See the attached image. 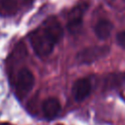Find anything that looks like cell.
<instances>
[{
    "label": "cell",
    "instance_id": "6da1fadb",
    "mask_svg": "<svg viewBox=\"0 0 125 125\" xmlns=\"http://www.w3.org/2000/svg\"><path fill=\"white\" fill-rule=\"evenodd\" d=\"M29 39L35 54L39 57L48 56L56 44L42 27L33 30L29 35Z\"/></svg>",
    "mask_w": 125,
    "mask_h": 125
},
{
    "label": "cell",
    "instance_id": "7a4b0ae2",
    "mask_svg": "<svg viewBox=\"0 0 125 125\" xmlns=\"http://www.w3.org/2000/svg\"><path fill=\"white\" fill-rule=\"evenodd\" d=\"M109 53V47L107 46H91L81 50L77 56L76 60L80 63H92Z\"/></svg>",
    "mask_w": 125,
    "mask_h": 125
},
{
    "label": "cell",
    "instance_id": "3957f363",
    "mask_svg": "<svg viewBox=\"0 0 125 125\" xmlns=\"http://www.w3.org/2000/svg\"><path fill=\"white\" fill-rule=\"evenodd\" d=\"M34 85V76L32 72L27 68L21 69L16 78V86L19 96H25Z\"/></svg>",
    "mask_w": 125,
    "mask_h": 125
},
{
    "label": "cell",
    "instance_id": "277c9868",
    "mask_svg": "<svg viewBox=\"0 0 125 125\" xmlns=\"http://www.w3.org/2000/svg\"><path fill=\"white\" fill-rule=\"evenodd\" d=\"M88 4L87 3H79L75 7H73L69 14H68V19H67V29L70 32H76L81 24H82V17L84 12L87 10Z\"/></svg>",
    "mask_w": 125,
    "mask_h": 125
},
{
    "label": "cell",
    "instance_id": "5b68a950",
    "mask_svg": "<svg viewBox=\"0 0 125 125\" xmlns=\"http://www.w3.org/2000/svg\"><path fill=\"white\" fill-rule=\"evenodd\" d=\"M42 28L48 33V35L54 40L55 43H58L62 37V27L60 21L55 17H50L46 19V21L43 22Z\"/></svg>",
    "mask_w": 125,
    "mask_h": 125
},
{
    "label": "cell",
    "instance_id": "8992f818",
    "mask_svg": "<svg viewBox=\"0 0 125 125\" xmlns=\"http://www.w3.org/2000/svg\"><path fill=\"white\" fill-rule=\"evenodd\" d=\"M91 92V84L90 81L86 78H80L75 81L72 87V95L77 102H81L85 100Z\"/></svg>",
    "mask_w": 125,
    "mask_h": 125
},
{
    "label": "cell",
    "instance_id": "52a82bcc",
    "mask_svg": "<svg viewBox=\"0 0 125 125\" xmlns=\"http://www.w3.org/2000/svg\"><path fill=\"white\" fill-rule=\"evenodd\" d=\"M61 110L60 102L55 98H49L45 100L42 104V111L48 119L55 118Z\"/></svg>",
    "mask_w": 125,
    "mask_h": 125
},
{
    "label": "cell",
    "instance_id": "ba28073f",
    "mask_svg": "<svg viewBox=\"0 0 125 125\" xmlns=\"http://www.w3.org/2000/svg\"><path fill=\"white\" fill-rule=\"evenodd\" d=\"M112 23L107 20H101L95 25V34L99 39L104 40L109 37L112 30Z\"/></svg>",
    "mask_w": 125,
    "mask_h": 125
},
{
    "label": "cell",
    "instance_id": "9c48e42d",
    "mask_svg": "<svg viewBox=\"0 0 125 125\" xmlns=\"http://www.w3.org/2000/svg\"><path fill=\"white\" fill-rule=\"evenodd\" d=\"M0 7L7 13H13L17 9V3L15 0H0Z\"/></svg>",
    "mask_w": 125,
    "mask_h": 125
},
{
    "label": "cell",
    "instance_id": "30bf717a",
    "mask_svg": "<svg viewBox=\"0 0 125 125\" xmlns=\"http://www.w3.org/2000/svg\"><path fill=\"white\" fill-rule=\"evenodd\" d=\"M116 41H117V43L121 47L125 48V30L120 31V32L117 33V35H116Z\"/></svg>",
    "mask_w": 125,
    "mask_h": 125
},
{
    "label": "cell",
    "instance_id": "8fae6325",
    "mask_svg": "<svg viewBox=\"0 0 125 125\" xmlns=\"http://www.w3.org/2000/svg\"><path fill=\"white\" fill-rule=\"evenodd\" d=\"M58 125H61V124H58Z\"/></svg>",
    "mask_w": 125,
    "mask_h": 125
}]
</instances>
